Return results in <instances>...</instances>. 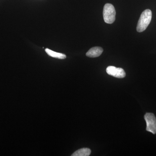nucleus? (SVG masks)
<instances>
[{"label":"nucleus","mask_w":156,"mask_h":156,"mask_svg":"<svg viewBox=\"0 0 156 156\" xmlns=\"http://www.w3.org/2000/svg\"><path fill=\"white\" fill-rule=\"evenodd\" d=\"M103 49L100 47H95L91 48L86 53L87 56L91 58L98 57L102 54Z\"/></svg>","instance_id":"nucleus-5"},{"label":"nucleus","mask_w":156,"mask_h":156,"mask_svg":"<svg viewBox=\"0 0 156 156\" xmlns=\"http://www.w3.org/2000/svg\"><path fill=\"white\" fill-rule=\"evenodd\" d=\"M91 153V151L88 148H83L76 151L72 155V156H89Z\"/></svg>","instance_id":"nucleus-7"},{"label":"nucleus","mask_w":156,"mask_h":156,"mask_svg":"<svg viewBox=\"0 0 156 156\" xmlns=\"http://www.w3.org/2000/svg\"><path fill=\"white\" fill-rule=\"evenodd\" d=\"M146 122V130L153 134L156 133V118L154 115L151 113H147L144 116Z\"/></svg>","instance_id":"nucleus-3"},{"label":"nucleus","mask_w":156,"mask_h":156,"mask_svg":"<svg viewBox=\"0 0 156 156\" xmlns=\"http://www.w3.org/2000/svg\"><path fill=\"white\" fill-rule=\"evenodd\" d=\"M45 51L49 56H51L53 58H58V59H65L66 58V55H65L64 54L54 52L48 48H46L45 49Z\"/></svg>","instance_id":"nucleus-6"},{"label":"nucleus","mask_w":156,"mask_h":156,"mask_svg":"<svg viewBox=\"0 0 156 156\" xmlns=\"http://www.w3.org/2000/svg\"><path fill=\"white\" fill-rule=\"evenodd\" d=\"M103 18L105 22L108 24L114 23L115 20L116 11L115 7L111 4H106L104 7Z\"/></svg>","instance_id":"nucleus-2"},{"label":"nucleus","mask_w":156,"mask_h":156,"mask_svg":"<svg viewBox=\"0 0 156 156\" xmlns=\"http://www.w3.org/2000/svg\"><path fill=\"white\" fill-rule=\"evenodd\" d=\"M106 72L109 75L117 78H123L126 76V72L123 69L113 66H109L107 68Z\"/></svg>","instance_id":"nucleus-4"},{"label":"nucleus","mask_w":156,"mask_h":156,"mask_svg":"<svg viewBox=\"0 0 156 156\" xmlns=\"http://www.w3.org/2000/svg\"><path fill=\"white\" fill-rule=\"evenodd\" d=\"M152 14L150 9H147L142 12L136 26V30L138 32H142L146 29L151 20Z\"/></svg>","instance_id":"nucleus-1"}]
</instances>
